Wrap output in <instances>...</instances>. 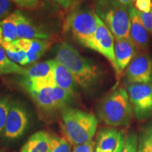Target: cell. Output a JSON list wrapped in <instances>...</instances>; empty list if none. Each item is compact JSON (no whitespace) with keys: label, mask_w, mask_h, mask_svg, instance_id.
Masks as SVG:
<instances>
[{"label":"cell","mask_w":152,"mask_h":152,"mask_svg":"<svg viewBox=\"0 0 152 152\" xmlns=\"http://www.w3.org/2000/svg\"><path fill=\"white\" fill-rule=\"evenodd\" d=\"M71 72L77 85L89 90L98 83L101 77L99 68L92 60L82 56L69 43L62 42L57 47L56 59Z\"/></svg>","instance_id":"6da1fadb"},{"label":"cell","mask_w":152,"mask_h":152,"mask_svg":"<svg viewBox=\"0 0 152 152\" xmlns=\"http://www.w3.org/2000/svg\"><path fill=\"white\" fill-rule=\"evenodd\" d=\"M61 116L64 134L71 144L76 146L92 141L98 125L94 115L66 106L61 109Z\"/></svg>","instance_id":"7a4b0ae2"},{"label":"cell","mask_w":152,"mask_h":152,"mask_svg":"<svg viewBox=\"0 0 152 152\" xmlns=\"http://www.w3.org/2000/svg\"><path fill=\"white\" fill-rule=\"evenodd\" d=\"M127 90L118 88L102 100L98 106V116L111 127H128L133 114Z\"/></svg>","instance_id":"3957f363"},{"label":"cell","mask_w":152,"mask_h":152,"mask_svg":"<svg viewBox=\"0 0 152 152\" xmlns=\"http://www.w3.org/2000/svg\"><path fill=\"white\" fill-rule=\"evenodd\" d=\"M94 11L115 39L130 38V17L127 7L117 0H96Z\"/></svg>","instance_id":"277c9868"},{"label":"cell","mask_w":152,"mask_h":152,"mask_svg":"<svg viewBox=\"0 0 152 152\" xmlns=\"http://www.w3.org/2000/svg\"><path fill=\"white\" fill-rule=\"evenodd\" d=\"M97 18L94 10L89 8L76 9L68 15L66 26L76 41L89 48L97 28Z\"/></svg>","instance_id":"5b68a950"},{"label":"cell","mask_w":152,"mask_h":152,"mask_svg":"<svg viewBox=\"0 0 152 152\" xmlns=\"http://www.w3.org/2000/svg\"><path fill=\"white\" fill-rule=\"evenodd\" d=\"M129 99L137 119L152 115V83L131 84L127 88Z\"/></svg>","instance_id":"8992f818"},{"label":"cell","mask_w":152,"mask_h":152,"mask_svg":"<svg viewBox=\"0 0 152 152\" xmlns=\"http://www.w3.org/2000/svg\"><path fill=\"white\" fill-rule=\"evenodd\" d=\"M30 123L28 112L22 103L12 101L4 130V137L16 140L23 135Z\"/></svg>","instance_id":"52a82bcc"},{"label":"cell","mask_w":152,"mask_h":152,"mask_svg":"<svg viewBox=\"0 0 152 152\" xmlns=\"http://www.w3.org/2000/svg\"><path fill=\"white\" fill-rule=\"evenodd\" d=\"M114 45L115 43L113 34L98 16L97 28L89 49L96 51L105 56L112 64L115 71H116Z\"/></svg>","instance_id":"ba28073f"},{"label":"cell","mask_w":152,"mask_h":152,"mask_svg":"<svg viewBox=\"0 0 152 152\" xmlns=\"http://www.w3.org/2000/svg\"><path fill=\"white\" fill-rule=\"evenodd\" d=\"M125 77L131 84L152 83V58L148 53H139L129 64Z\"/></svg>","instance_id":"9c48e42d"},{"label":"cell","mask_w":152,"mask_h":152,"mask_svg":"<svg viewBox=\"0 0 152 152\" xmlns=\"http://www.w3.org/2000/svg\"><path fill=\"white\" fill-rule=\"evenodd\" d=\"M130 17V39L137 49L142 52H146L149 47V33L144 28L140 12L135 7H129Z\"/></svg>","instance_id":"30bf717a"},{"label":"cell","mask_w":152,"mask_h":152,"mask_svg":"<svg viewBox=\"0 0 152 152\" xmlns=\"http://www.w3.org/2000/svg\"><path fill=\"white\" fill-rule=\"evenodd\" d=\"M137 47L130 38L115 39L114 45L117 75H120L137 54Z\"/></svg>","instance_id":"8fae6325"},{"label":"cell","mask_w":152,"mask_h":152,"mask_svg":"<svg viewBox=\"0 0 152 152\" xmlns=\"http://www.w3.org/2000/svg\"><path fill=\"white\" fill-rule=\"evenodd\" d=\"M16 33L18 39H47L50 38L48 32L36 26L21 11L17 10Z\"/></svg>","instance_id":"7c38bea8"},{"label":"cell","mask_w":152,"mask_h":152,"mask_svg":"<svg viewBox=\"0 0 152 152\" xmlns=\"http://www.w3.org/2000/svg\"><path fill=\"white\" fill-rule=\"evenodd\" d=\"M15 42L27 54L28 65L39 59L50 45L47 40L39 39H18Z\"/></svg>","instance_id":"4fadbf2b"},{"label":"cell","mask_w":152,"mask_h":152,"mask_svg":"<svg viewBox=\"0 0 152 152\" xmlns=\"http://www.w3.org/2000/svg\"><path fill=\"white\" fill-rule=\"evenodd\" d=\"M52 137L46 131H38L28 138L19 152H51Z\"/></svg>","instance_id":"5bb4252c"},{"label":"cell","mask_w":152,"mask_h":152,"mask_svg":"<svg viewBox=\"0 0 152 152\" xmlns=\"http://www.w3.org/2000/svg\"><path fill=\"white\" fill-rule=\"evenodd\" d=\"M121 131L113 128H102L99 131L95 142V152H114L118 142Z\"/></svg>","instance_id":"9a60e30c"},{"label":"cell","mask_w":152,"mask_h":152,"mask_svg":"<svg viewBox=\"0 0 152 152\" xmlns=\"http://www.w3.org/2000/svg\"><path fill=\"white\" fill-rule=\"evenodd\" d=\"M53 77L57 87L73 94L77 85L75 78L65 66L56 60L53 68Z\"/></svg>","instance_id":"2e32d148"},{"label":"cell","mask_w":152,"mask_h":152,"mask_svg":"<svg viewBox=\"0 0 152 152\" xmlns=\"http://www.w3.org/2000/svg\"><path fill=\"white\" fill-rule=\"evenodd\" d=\"M55 60L39 62L29 68H25L22 76L26 79L46 78L52 75Z\"/></svg>","instance_id":"e0dca14e"},{"label":"cell","mask_w":152,"mask_h":152,"mask_svg":"<svg viewBox=\"0 0 152 152\" xmlns=\"http://www.w3.org/2000/svg\"><path fill=\"white\" fill-rule=\"evenodd\" d=\"M16 20L17 11H15L0 21V27L2 30L4 42H11L18 39L16 33Z\"/></svg>","instance_id":"ac0fdd59"},{"label":"cell","mask_w":152,"mask_h":152,"mask_svg":"<svg viewBox=\"0 0 152 152\" xmlns=\"http://www.w3.org/2000/svg\"><path fill=\"white\" fill-rule=\"evenodd\" d=\"M2 47L10 59L20 66L28 65V56L26 52L19 47L14 42H4Z\"/></svg>","instance_id":"d6986e66"},{"label":"cell","mask_w":152,"mask_h":152,"mask_svg":"<svg viewBox=\"0 0 152 152\" xmlns=\"http://www.w3.org/2000/svg\"><path fill=\"white\" fill-rule=\"evenodd\" d=\"M25 70L18 64L12 61L7 56L4 49L0 46V76L9 74H20L22 75Z\"/></svg>","instance_id":"ffe728a7"},{"label":"cell","mask_w":152,"mask_h":152,"mask_svg":"<svg viewBox=\"0 0 152 152\" xmlns=\"http://www.w3.org/2000/svg\"><path fill=\"white\" fill-rule=\"evenodd\" d=\"M138 152H152V123L140 132L138 138Z\"/></svg>","instance_id":"44dd1931"},{"label":"cell","mask_w":152,"mask_h":152,"mask_svg":"<svg viewBox=\"0 0 152 152\" xmlns=\"http://www.w3.org/2000/svg\"><path fill=\"white\" fill-rule=\"evenodd\" d=\"M11 101L10 96L2 95L0 96V134L4 132L7 116L10 110Z\"/></svg>","instance_id":"7402d4cb"},{"label":"cell","mask_w":152,"mask_h":152,"mask_svg":"<svg viewBox=\"0 0 152 152\" xmlns=\"http://www.w3.org/2000/svg\"><path fill=\"white\" fill-rule=\"evenodd\" d=\"M51 152H73L71 151V144L66 138L52 135Z\"/></svg>","instance_id":"603a6c76"},{"label":"cell","mask_w":152,"mask_h":152,"mask_svg":"<svg viewBox=\"0 0 152 152\" xmlns=\"http://www.w3.org/2000/svg\"><path fill=\"white\" fill-rule=\"evenodd\" d=\"M123 152H138V137L134 132H131L125 137Z\"/></svg>","instance_id":"cb8c5ba5"},{"label":"cell","mask_w":152,"mask_h":152,"mask_svg":"<svg viewBox=\"0 0 152 152\" xmlns=\"http://www.w3.org/2000/svg\"><path fill=\"white\" fill-rule=\"evenodd\" d=\"M13 7L11 0H0V20H2L9 15Z\"/></svg>","instance_id":"d4e9b609"},{"label":"cell","mask_w":152,"mask_h":152,"mask_svg":"<svg viewBox=\"0 0 152 152\" xmlns=\"http://www.w3.org/2000/svg\"><path fill=\"white\" fill-rule=\"evenodd\" d=\"M134 7L140 12L148 13L152 9V1L151 0H136Z\"/></svg>","instance_id":"484cf974"},{"label":"cell","mask_w":152,"mask_h":152,"mask_svg":"<svg viewBox=\"0 0 152 152\" xmlns=\"http://www.w3.org/2000/svg\"><path fill=\"white\" fill-rule=\"evenodd\" d=\"M18 7L26 9H35L39 4V0H11Z\"/></svg>","instance_id":"4316f807"},{"label":"cell","mask_w":152,"mask_h":152,"mask_svg":"<svg viewBox=\"0 0 152 152\" xmlns=\"http://www.w3.org/2000/svg\"><path fill=\"white\" fill-rule=\"evenodd\" d=\"M140 16L144 28L147 30L148 33L152 35V9L148 13L140 12Z\"/></svg>","instance_id":"83f0119b"},{"label":"cell","mask_w":152,"mask_h":152,"mask_svg":"<svg viewBox=\"0 0 152 152\" xmlns=\"http://www.w3.org/2000/svg\"><path fill=\"white\" fill-rule=\"evenodd\" d=\"M94 148L95 142L92 140L88 143L74 146L73 152H94Z\"/></svg>","instance_id":"f1b7e54d"},{"label":"cell","mask_w":152,"mask_h":152,"mask_svg":"<svg viewBox=\"0 0 152 152\" xmlns=\"http://www.w3.org/2000/svg\"><path fill=\"white\" fill-rule=\"evenodd\" d=\"M125 140V137L124 132H123V131H121V132H120V134H119L118 142L116 149H115L114 152H123V147H124Z\"/></svg>","instance_id":"f546056e"},{"label":"cell","mask_w":152,"mask_h":152,"mask_svg":"<svg viewBox=\"0 0 152 152\" xmlns=\"http://www.w3.org/2000/svg\"><path fill=\"white\" fill-rule=\"evenodd\" d=\"M54 2H56L57 4H58L62 8L67 9L70 7V6L72 4L73 0H54Z\"/></svg>","instance_id":"4dcf8cb0"},{"label":"cell","mask_w":152,"mask_h":152,"mask_svg":"<svg viewBox=\"0 0 152 152\" xmlns=\"http://www.w3.org/2000/svg\"><path fill=\"white\" fill-rule=\"evenodd\" d=\"M119 3H121V4L125 6V7H131L132 4L136 0H117Z\"/></svg>","instance_id":"1f68e13d"},{"label":"cell","mask_w":152,"mask_h":152,"mask_svg":"<svg viewBox=\"0 0 152 152\" xmlns=\"http://www.w3.org/2000/svg\"><path fill=\"white\" fill-rule=\"evenodd\" d=\"M3 42H4L3 38L2 37H0V46H2Z\"/></svg>","instance_id":"d6a6232c"},{"label":"cell","mask_w":152,"mask_h":152,"mask_svg":"<svg viewBox=\"0 0 152 152\" xmlns=\"http://www.w3.org/2000/svg\"><path fill=\"white\" fill-rule=\"evenodd\" d=\"M0 37H2V30H1V27H0Z\"/></svg>","instance_id":"836d02e7"},{"label":"cell","mask_w":152,"mask_h":152,"mask_svg":"<svg viewBox=\"0 0 152 152\" xmlns=\"http://www.w3.org/2000/svg\"></svg>","instance_id":"e575fe53"}]
</instances>
